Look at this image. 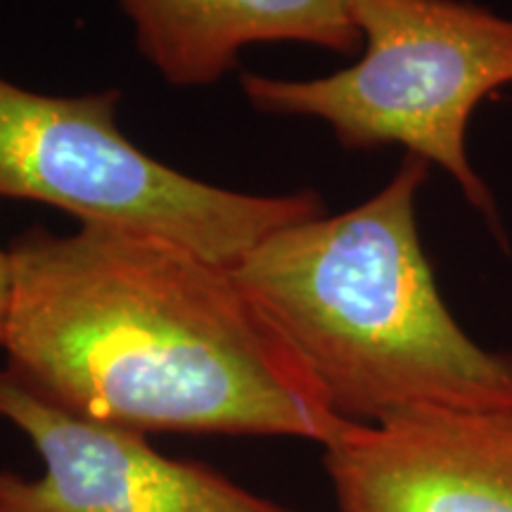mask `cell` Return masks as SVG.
<instances>
[{
  "mask_svg": "<svg viewBox=\"0 0 512 512\" xmlns=\"http://www.w3.org/2000/svg\"><path fill=\"white\" fill-rule=\"evenodd\" d=\"M119 100V88L60 98L0 76V197L157 235L228 268L273 230L325 214L316 190L247 195L159 162L121 133Z\"/></svg>",
  "mask_w": 512,
  "mask_h": 512,
  "instance_id": "obj_4",
  "label": "cell"
},
{
  "mask_svg": "<svg viewBox=\"0 0 512 512\" xmlns=\"http://www.w3.org/2000/svg\"><path fill=\"white\" fill-rule=\"evenodd\" d=\"M337 512H512V413L413 408L323 446Z\"/></svg>",
  "mask_w": 512,
  "mask_h": 512,
  "instance_id": "obj_6",
  "label": "cell"
},
{
  "mask_svg": "<svg viewBox=\"0 0 512 512\" xmlns=\"http://www.w3.org/2000/svg\"><path fill=\"white\" fill-rule=\"evenodd\" d=\"M0 418L43 463L31 479L0 470V512H299L207 465L166 456L145 434L62 411L5 366Z\"/></svg>",
  "mask_w": 512,
  "mask_h": 512,
  "instance_id": "obj_5",
  "label": "cell"
},
{
  "mask_svg": "<svg viewBox=\"0 0 512 512\" xmlns=\"http://www.w3.org/2000/svg\"><path fill=\"white\" fill-rule=\"evenodd\" d=\"M361 57L318 79L240 74L254 110L323 121L344 150L403 147L458 185L505 245L494 190L467 152L491 93L512 86V17L470 0H354Z\"/></svg>",
  "mask_w": 512,
  "mask_h": 512,
  "instance_id": "obj_3",
  "label": "cell"
},
{
  "mask_svg": "<svg viewBox=\"0 0 512 512\" xmlns=\"http://www.w3.org/2000/svg\"><path fill=\"white\" fill-rule=\"evenodd\" d=\"M430 171L403 155L373 197L273 230L230 268L347 422L413 408L512 413V354L458 323L422 247Z\"/></svg>",
  "mask_w": 512,
  "mask_h": 512,
  "instance_id": "obj_2",
  "label": "cell"
},
{
  "mask_svg": "<svg viewBox=\"0 0 512 512\" xmlns=\"http://www.w3.org/2000/svg\"><path fill=\"white\" fill-rule=\"evenodd\" d=\"M8 252L5 368L62 411L145 437L320 446L351 425L228 266L105 226H34Z\"/></svg>",
  "mask_w": 512,
  "mask_h": 512,
  "instance_id": "obj_1",
  "label": "cell"
},
{
  "mask_svg": "<svg viewBox=\"0 0 512 512\" xmlns=\"http://www.w3.org/2000/svg\"><path fill=\"white\" fill-rule=\"evenodd\" d=\"M12 304V261L8 249L0 247V347H3L5 328H8Z\"/></svg>",
  "mask_w": 512,
  "mask_h": 512,
  "instance_id": "obj_8",
  "label": "cell"
},
{
  "mask_svg": "<svg viewBox=\"0 0 512 512\" xmlns=\"http://www.w3.org/2000/svg\"><path fill=\"white\" fill-rule=\"evenodd\" d=\"M138 53L174 88H207L254 43L361 53L354 0H119Z\"/></svg>",
  "mask_w": 512,
  "mask_h": 512,
  "instance_id": "obj_7",
  "label": "cell"
}]
</instances>
